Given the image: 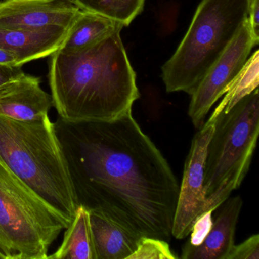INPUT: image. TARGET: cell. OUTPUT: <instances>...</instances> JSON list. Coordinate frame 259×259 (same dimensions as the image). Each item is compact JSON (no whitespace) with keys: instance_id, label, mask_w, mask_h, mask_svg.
<instances>
[{"instance_id":"obj_21","label":"cell","mask_w":259,"mask_h":259,"mask_svg":"<svg viewBox=\"0 0 259 259\" xmlns=\"http://www.w3.org/2000/svg\"><path fill=\"white\" fill-rule=\"evenodd\" d=\"M25 72L22 71V66L0 64V86L19 78Z\"/></svg>"},{"instance_id":"obj_2","label":"cell","mask_w":259,"mask_h":259,"mask_svg":"<svg viewBox=\"0 0 259 259\" xmlns=\"http://www.w3.org/2000/svg\"><path fill=\"white\" fill-rule=\"evenodd\" d=\"M120 31L74 54L51 56L53 104L65 122H110L133 110L140 94Z\"/></svg>"},{"instance_id":"obj_16","label":"cell","mask_w":259,"mask_h":259,"mask_svg":"<svg viewBox=\"0 0 259 259\" xmlns=\"http://www.w3.org/2000/svg\"><path fill=\"white\" fill-rule=\"evenodd\" d=\"M81 11L90 12L128 26L142 13L145 0H64Z\"/></svg>"},{"instance_id":"obj_17","label":"cell","mask_w":259,"mask_h":259,"mask_svg":"<svg viewBox=\"0 0 259 259\" xmlns=\"http://www.w3.org/2000/svg\"><path fill=\"white\" fill-rule=\"evenodd\" d=\"M258 84L259 51H256L229 86L224 99L212 113V117H218L221 112L228 113L242 98L258 89Z\"/></svg>"},{"instance_id":"obj_20","label":"cell","mask_w":259,"mask_h":259,"mask_svg":"<svg viewBox=\"0 0 259 259\" xmlns=\"http://www.w3.org/2000/svg\"><path fill=\"white\" fill-rule=\"evenodd\" d=\"M212 213L213 212L211 211L204 212L197 218L189 234L190 239L187 242L188 244L191 245H200L205 239L213 224Z\"/></svg>"},{"instance_id":"obj_11","label":"cell","mask_w":259,"mask_h":259,"mask_svg":"<svg viewBox=\"0 0 259 259\" xmlns=\"http://www.w3.org/2000/svg\"><path fill=\"white\" fill-rule=\"evenodd\" d=\"M69 28L50 26L38 29L0 28V49L17 57L16 66L52 55L63 45Z\"/></svg>"},{"instance_id":"obj_14","label":"cell","mask_w":259,"mask_h":259,"mask_svg":"<svg viewBox=\"0 0 259 259\" xmlns=\"http://www.w3.org/2000/svg\"><path fill=\"white\" fill-rule=\"evenodd\" d=\"M123 27L122 24L104 16L80 10L58 51L66 55L74 54L114 31H122Z\"/></svg>"},{"instance_id":"obj_9","label":"cell","mask_w":259,"mask_h":259,"mask_svg":"<svg viewBox=\"0 0 259 259\" xmlns=\"http://www.w3.org/2000/svg\"><path fill=\"white\" fill-rule=\"evenodd\" d=\"M80 10L64 0H2L0 28L38 29L72 26Z\"/></svg>"},{"instance_id":"obj_10","label":"cell","mask_w":259,"mask_h":259,"mask_svg":"<svg viewBox=\"0 0 259 259\" xmlns=\"http://www.w3.org/2000/svg\"><path fill=\"white\" fill-rule=\"evenodd\" d=\"M52 97L40 87V78L24 73L0 86V115L20 121L41 119L49 113Z\"/></svg>"},{"instance_id":"obj_5","label":"cell","mask_w":259,"mask_h":259,"mask_svg":"<svg viewBox=\"0 0 259 259\" xmlns=\"http://www.w3.org/2000/svg\"><path fill=\"white\" fill-rule=\"evenodd\" d=\"M258 134L257 89L228 113L221 112L215 121L204 166V212L214 211L241 186L249 169Z\"/></svg>"},{"instance_id":"obj_12","label":"cell","mask_w":259,"mask_h":259,"mask_svg":"<svg viewBox=\"0 0 259 259\" xmlns=\"http://www.w3.org/2000/svg\"><path fill=\"white\" fill-rule=\"evenodd\" d=\"M211 228L200 245L186 242L182 251L183 259H226L235 243L236 225L242 207L239 195L227 198Z\"/></svg>"},{"instance_id":"obj_19","label":"cell","mask_w":259,"mask_h":259,"mask_svg":"<svg viewBox=\"0 0 259 259\" xmlns=\"http://www.w3.org/2000/svg\"><path fill=\"white\" fill-rule=\"evenodd\" d=\"M226 259H259V235H252L239 245H233Z\"/></svg>"},{"instance_id":"obj_15","label":"cell","mask_w":259,"mask_h":259,"mask_svg":"<svg viewBox=\"0 0 259 259\" xmlns=\"http://www.w3.org/2000/svg\"><path fill=\"white\" fill-rule=\"evenodd\" d=\"M66 230L63 243L48 258L97 259L90 212L86 206L79 204L72 223Z\"/></svg>"},{"instance_id":"obj_22","label":"cell","mask_w":259,"mask_h":259,"mask_svg":"<svg viewBox=\"0 0 259 259\" xmlns=\"http://www.w3.org/2000/svg\"><path fill=\"white\" fill-rule=\"evenodd\" d=\"M248 20L253 34L259 38V0H248Z\"/></svg>"},{"instance_id":"obj_6","label":"cell","mask_w":259,"mask_h":259,"mask_svg":"<svg viewBox=\"0 0 259 259\" xmlns=\"http://www.w3.org/2000/svg\"><path fill=\"white\" fill-rule=\"evenodd\" d=\"M69 224L0 163V258H48Z\"/></svg>"},{"instance_id":"obj_4","label":"cell","mask_w":259,"mask_h":259,"mask_svg":"<svg viewBox=\"0 0 259 259\" xmlns=\"http://www.w3.org/2000/svg\"><path fill=\"white\" fill-rule=\"evenodd\" d=\"M248 14V0H201L184 38L162 66L166 92L192 95Z\"/></svg>"},{"instance_id":"obj_7","label":"cell","mask_w":259,"mask_h":259,"mask_svg":"<svg viewBox=\"0 0 259 259\" xmlns=\"http://www.w3.org/2000/svg\"><path fill=\"white\" fill-rule=\"evenodd\" d=\"M258 42L259 38L253 34L247 19L191 95L188 113L195 128L200 130L204 125L207 113L226 93L246 63L251 49Z\"/></svg>"},{"instance_id":"obj_18","label":"cell","mask_w":259,"mask_h":259,"mask_svg":"<svg viewBox=\"0 0 259 259\" xmlns=\"http://www.w3.org/2000/svg\"><path fill=\"white\" fill-rule=\"evenodd\" d=\"M166 241L157 238H141L135 252L128 259H177Z\"/></svg>"},{"instance_id":"obj_13","label":"cell","mask_w":259,"mask_h":259,"mask_svg":"<svg viewBox=\"0 0 259 259\" xmlns=\"http://www.w3.org/2000/svg\"><path fill=\"white\" fill-rule=\"evenodd\" d=\"M97 259H128L142 236L100 210L89 209Z\"/></svg>"},{"instance_id":"obj_8","label":"cell","mask_w":259,"mask_h":259,"mask_svg":"<svg viewBox=\"0 0 259 259\" xmlns=\"http://www.w3.org/2000/svg\"><path fill=\"white\" fill-rule=\"evenodd\" d=\"M216 119L210 116L192 141L185 163L172 225V236L177 239L189 236L194 223L205 210L204 166L207 145L214 130Z\"/></svg>"},{"instance_id":"obj_3","label":"cell","mask_w":259,"mask_h":259,"mask_svg":"<svg viewBox=\"0 0 259 259\" xmlns=\"http://www.w3.org/2000/svg\"><path fill=\"white\" fill-rule=\"evenodd\" d=\"M0 163L72 223L79 198L49 115L31 121L0 115Z\"/></svg>"},{"instance_id":"obj_23","label":"cell","mask_w":259,"mask_h":259,"mask_svg":"<svg viewBox=\"0 0 259 259\" xmlns=\"http://www.w3.org/2000/svg\"><path fill=\"white\" fill-rule=\"evenodd\" d=\"M17 57L5 50L0 49V64L16 66Z\"/></svg>"},{"instance_id":"obj_1","label":"cell","mask_w":259,"mask_h":259,"mask_svg":"<svg viewBox=\"0 0 259 259\" xmlns=\"http://www.w3.org/2000/svg\"><path fill=\"white\" fill-rule=\"evenodd\" d=\"M80 125V204L142 237L169 242L180 184L133 110L110 122Z\"/></svg>"}]
</instances>
